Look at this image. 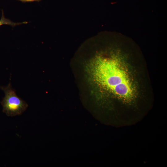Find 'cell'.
Instances as JSON below:
<instances>
[{"label": "cell", "instance_id": "obj_1", "mask_svg": "<svg viewBox=\"0 0 167 167\" xmlns=\"http://www.w3.org/2000/svg\"><path fill=\"white\" fill-rule=\"evenodd\" d=\"M121 58L117 53L99 54L90 64L94 79L104 89L123 100L128 101L134 96V88Z\"/></svg>", "mask_w": 167, "mask_h": 167}, {"label": "cell", "instance_id": "obj_2", "mask_svg": "<svg viewBox=\"0 0 167 167\" xmlns=\"http://www.w3.org/2000/svg\"><path fill=\"white\" fill-rule=\"evenodd\" d=\"M5 96L1 102L2 111L8 116H15L22 114L28 107V104L18 96L12 88L10 81L6 86H0Z\"/></svg>", "mask_w": 167, "mask_h": 167}, {"label": "cell", "instance_id": "obj_3", "mask_svg": "<svg viewBox=\"0 0 167 167\" xmlns=\"http://www.w3.org/2000/svg\"><path fill=\"white\" fill-rule=\"evenodd\" d=\"M28 23V22L26 21L19 23L14 22L5 17L4 12L2 10V16L0 19V27L3 25H8L14 27L22 24H27Z\"/></svg>", "mask_w": 167, "mask_h": 167}, {"label": "cell", "instance_id": "obj_4", "mask_svg": "<svg viewBox=\"0 0 167 167\" xmlns=\"http://www.w3.org/2000/svg\"><path fill=\"white\" fill-rule=\"evenodd\" d=\"M22 2H39L41 0H17Z\"/></svg>", "mask_w": 167, "mask_h": 167}]
</instances>
